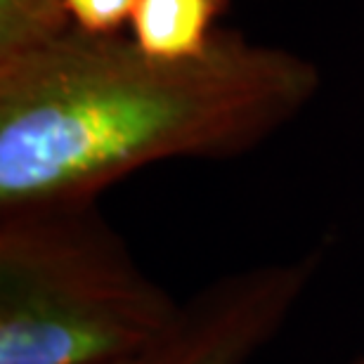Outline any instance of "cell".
I'll use <instances>...</instances> for the list:
<instances>
[{"label":"cell","instance_id":"obj_1","mask_svg":"<svg viewBox=\"0 0 364 364\" xmlns=\"http://www.w3.org/2000/svg\"><path fill=\"white\" fill-rule=\"evenodd\" d=\"M319 83L308 57L237 31L164 60L71 26L0 57V208L97 201L151 164L242 156L289 126Z\"/></svg>","mask_w":364,"mask_h":364},{"label":"cell","instance_id":"obj_2","mask_svg":"<svg viewBox=\"0 0 364 364\" xmlns=\"http://www.w3.org/2000/svg\"><path fill=\"white\" fill-rule=\"evenodd\" d=\"M180 315L97 201L0 208V364L142 358Z\"/></svg>","mask_w":364,"mask_h":364},{"label":"cell","instance_id":"obj_3","mask_svg":"<svg viewBox=\"0 0 364 364\" xmlns=\"http://www.w3.org/2000/svg\"><path fill=\"white\" fill-rule=\"evenodd\" d=\"M324 251L246 267L182 303L173 333L147 364H246L279 333L322 267Z\"/></svg>","mask_w":364,"mask_h":364},{"label":"cell","instance_id":"obj_4","mask_svg":"<svg viewBox=\"0 0 364 364\" xmlns=\"http://www.w3.org/2000/svg\"><path fill=\"white\" fill-rule=\"evenodd\" d=\"M225 7L228 0H137L130 38L154 57L187 60L210 46Z\"/></svg>","mask_w":364,"mask_h":364},{"label":"cell","instance_id":"obj_5","mask_svg":"<svg viewBox=\"0 0 364 364\" xmlns=\"http://www.w3.org/2000/svg\"><path fill=\"white\" fill-rule=\"evenodd\" d=\"M71 26L69 0H0V57L38 48Z\"/></svg>","mask_w":364,"mask_h":364},{"label":"cell","instance_id":"obj_6","mask_svg":"<svg viewBox=\"0 0 364 364\" xmlns=\"http://www.w3.org/2000/svg\"><path fill=\"white\" fill-rule=\"evenodd\" d=\"M137 0H69L71 24L88 33H119L130 24Z\"/></svg>","mask_w":364,"mask_h":364},{"label":"cell","instance_id":"obj_7","mask_svg":"<svg viewBox=\"0 0 364 364\" xmlns=\"http://www.w3.org/2000/svg\"><path fill=\"white\" fill-rule=\"evenodd\" d=\"M154 353V350H151ZM149 355H142V358H126V360H114V362H97V364H147Z\"/></svg>","mask_w":364,"mask_h":364},{"label":"cell","instance_id":"obj_8","mask_svg":"<svg viewBox=\"0 0 364 364\" xmlns=\"http://www.w3.org/2000/svg\"><path fill=\"white\" fill-rule=\"evenodd\" d=\"M348 364H364V355H360V358H355L353 362H348Z\"/></svg>","mask_w":364,"mask_h":364}]
</instances>
